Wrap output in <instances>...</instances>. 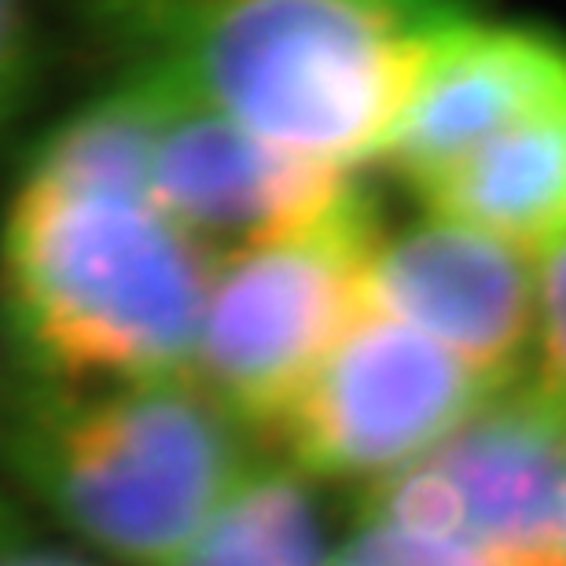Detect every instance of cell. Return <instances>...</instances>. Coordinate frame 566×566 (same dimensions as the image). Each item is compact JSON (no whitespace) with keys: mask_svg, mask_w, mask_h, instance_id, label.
<instances>
[{"mask_svg":"<svg viewBox=\"0 0 566 566\" xmlns=\"http://www.w3.org/2000/svg\"><path fill=\"white\" fill-rule=\"evenodd\" d=\"M126 71L332 174L387 158L471 0H104Z\"/></svg>","mask_w":566,"mask_h":566,"instance_id":"obj_1","label":"cell"},{"mask_svg":"<svg viewBox=\"0 0 566 566\" xmlns=\"http://www.w3.org/2000/svg\"><path fill=\"white\" fill-rule=\"evenodd\" d=\"M213 265L151 202L19 180L0 224V324L22 379H191Z\"/></svg>","mask_w":566,"mask_h":566,"instance_id":"obj_2","label":"cell"},{"mask_svg":"<svg viewBox=\"0 0 566 566\" xmlns=\"http://www.w3.org/2000/svg\"><path fill=\"white\" fill-rule=\"evenodd\" d=\"M251 430L196 379L55 387L22 379L0 412L11 482L88 548L177 566L258 463Z\"/></svg>","mask_w":566,"mask_h":566,"instance_id":"obj_3","label":"cell"},{"mask_svg":"<svg viewBox=\"0 0 566 566\" xmlns=\"http://www.w3.org/2000/svg\"><path fill=\"white\" fill-rule=\"evenodd\" d=\"M382 232L376 202L349 180L313 218L213 265L191 379L251 434H276L360 313Z\"/></svg>","mask_w":566,"mask_h":566,"instance_id":"obj_4","label":"cell"},{"mask_svg":"<svg viewBox=\"0 0 566 566\" xmlns=\"http://www.w3.org/2000/svg\"><path fill=\"white\" fill-rule=\"evenodd\" d=\"M563 507L566 405L526 376L371 485L360 518L463 541L493 566H566Z\"/></svg>","mask_w":566,"mask_h":566,"instance_id":"obj_5","label":"cell"},{"mask_svg":"<svg viewBox=\"0 0 566 566\" xmlns=\"http://www.w3.org/2000/svg\"><path fill=\"white\" fill-rule=\"evenodd\" d=\"M496 390L504 387L365 302L276 438L291 468L310 479L379 485L427 457Z\"/></svg>","mask_w":566,"mask_h":566,"instance_id":"obj_6","label":"cell"},{"mask_svg":"<svg viewBox=\"0 0 566 566\" xmlns=\"http://www.w3.org/2000/svg\"><path fill=\"white\" fill-rule=\"evenodd\" d=\"M365 302L416 327L493 387L530 376L537 258L479 229L423 210V218L382 232Z\"/></svg>","mask_w":566,"mask_h":566,"instance_id":"obj_7","label":"cell"},{"mask_svg":"<svg viewBox=\"0 0 566 566\" xmlns=\"http://www.w3.org/2000/svg\"><path fill=\"white\" fill-rule=\"evenodd\" d=\"M147 82L163 99L151 207L213 262L313 218L357 180L280 151L158 77Z\"/></svg>","mask_w":566,"mask_h":566,"instance_id":"obj_8","label":"cell"},{"mask_svg":"<svg viewBox=\"0 0 566 566\" xmlns=\"http://www.w3.org/2000/svg\"><path fill=\"white\" fill-rule=\"evenodd\" d=\"M559 96H566L559 33L471 15L430 60L382 163L420 196Z\"/></svg>","mask_w":566,"mask_h":566,"instance_id":"obj_9","label":"cell"},{"mask_svg":"<svg viewBox=\"0 0 566 566\" xmlns=\"http://www.w3.org/2000/svg\"><path fill=\"white\" fill-rule=\"evenodd\" d=\"M427 213L530 258L566 240V96L534 111L420 191Z\"/></svg>","mask_w":566,"mask_h":566,"instance_id":"obj_10","label":"cell"},{"mask_svg":"<svg viewBox=\"0 0 566 566\" xmlns=\"http://www.w3.org/2000/svg\"><path fill=\"white\" fill-rule=\"evenodd\" d=\"M158 115L163 99L155 82L122 74L115 88L93 96L44 133L22 169V180L151 202Z\"/></svg>","mask_w":566,"mask_h":566,"instance_id":"obj_11","label":"cell"},{"mask_svg":"<svg viewBox=\"0 0 566 566\" xmlns=\"http://www.w3.org/2000/svg\"><path fill=\"white\" fill-rule=\"evenodd\" d=\"M313 479L258 463L177 566H332Z\"/></svg>","mask_w":566,"mask_h":566,"instance_id":"obj_12","label":"cell"},{"mask_svg":"<svg viewBox=\"0 0 566 566\" xmlns=\"http://www.w3.org/2000/svg\"><path fill=\"white\" fill-rule=\"evenodd\" d=\"M332 566H493L463 541L416 534L379 518H360Z\"/></svg>","mask_w":566,"mask_h":566,"instance_id":"obj_13","label":"cell"},{"mask_svg":"<svg viewBox=\"0 0 566 566\" xmlns=\"http://www.w3.org/2000/svg\"><path fill=\"white\" fill-rule=\"evenodd\" d=\"M38 33L27 0H0V151L38 96Z\"/></svg>","mask_w":566,"mask_h":566,"instance_id":"obj_14","label":"cell"},{"mask_svg":"<svg viewBox=\"0 0 566 566\" xmlns=\"http://www.w3.org/2000/svg\"><path fill=\"white\" fill-rule=\"evenodd\" d=\"M530 379L566 405V240L537 258V335Z\"/></svg>","mask_w":566,"mask_h":566,"instance_id":"obj_15","label":"cell"},{"mask_svg":"<svg viewBox=\"0 0 566 566\" xmlns=\"http://www.w3.org/2000/svg\"><path fill=\"white\" fill-rule=\"evenodd\" d=\"M0 566H96L93 559L77 556V552L55 548V545H38V541H19L0 552Z\"/></svg>","mask_w":566,"mask_h":566,"instance_id":"obj_16","label":"cell"},{"mask_svg":"<svg viewBox=\"0 0 566 566\" xmlns=\"http://www.w3.org/2000/svg\"><path fill=\"white\" fill-rule=\"evenodd\" d=\"M30 537V523L27 515H22V507L11 501V496L0 490V552L19 545V541Z\"/></svg>","mask_w":566,"mask_h":566,"instance_id":"obj_17","label":"cell"},{"mask_svg":"<svg viewBox=\"0 0 566 566\" xmlns=\"http://www.w3.org/2000/svg\"><path fill=\"white\" fill-rule=\"evenodd\" d=\"M563 556H566V507H563Z\"/></svg>","mask_w":566,"mask_h":566,"instance_id":"obj_18","label":"cell"}]
</instances>
